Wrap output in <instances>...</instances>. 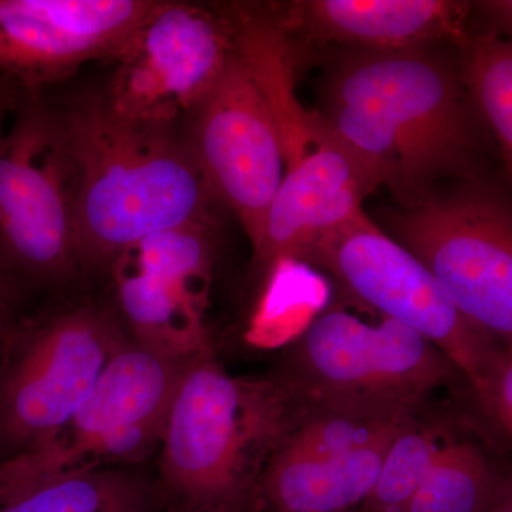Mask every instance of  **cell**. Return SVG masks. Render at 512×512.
Segmentation results:
<instances>
[{"mask_svg":"<svg viewBox=\"0 0 512 512\" xmlns=\"http://www.w3.org/2000/svg\"><path fill=\"white\" fill-rule=\"evenodd\" d=\"M477 8L483 12L484 18L490 22V32L494 35H504L512 39V0H487L478 2Z\"/></svg>","mask_w":512,"mask_h":512,"instance_id":"cb8c5ba5","label":"cell"},{"mask_svg":"<svg viewBox=\"0 0 512 512\" xmlns=\"http://www.w3.org/2000/svg\"><path fill=\"white\" fill-rule=\"evenodd\" d=\"M18 325V322L15 325L9 326V328L0 329V352H2L3 346H5L6 340H8L10 332H12L13 328Z\"/></svg>","mask_w":512,"mask_h":512,"instance_id":"484cf974","label":"cell"},{"mask_svg":"<svg viewBox=\"0 0 512 512\" xmlns=\"http://www.w3.org/2000/svg\"><path fill=\"white\" fill-rule=\"evenodd\" d=\"M470 9L451 0H305L292 3L278 22L360 50H403L436 42L460 46L470 36Z\"/></svg>","mask_w":512,"mask_h":512,"instance_id":"9a60e30c","label":"cell"},{"mask_svg":"<svg viewBox=\"0 0 512 512\" xmlns=\"http://www.w3.org/2000/svg\"><path fill=\"white\" fill-rule=\"evenodd\" d=\"M392 441L345 456L276 453L258 490L272 512H345L363 504L376 484Z\"/></svg>","mask_w":512,"mask_h":512,"instance_id":"2e32d148","label":"cell"},{"mask_svg":"<svg viewBox=\"0 0 512 512\" xmlns=\"http://www.w3.org/2000/svg\"><path fill=\"white\" fill-rule=\"evenodd\" d=\"M295 417L282 380L229 375L212 349L185 365L160 443L163 493L174 512H251L266 467Z\"/></svg>","mask_w":512,"mask_h":512,"instance_id":"3957f363","label":"cell"},{"mask_svg":"<svg viewBox=\"0 0 512 512\" xmlns=\"http://www.w3.org/2000/svg\"><path fill=\"white\" fill-rule=\"evenodd\" d=\"M303 261L326 269L366 308L433 343L481 403L507 350L468 320L427 266L377 227L363 208L323 234Z\"/></svg>","mask_w":512,"mask_h":512,"instance_id":"8992f818","label":"cell"},{"mask_svg":"<svg viewBox=\"0 0 512 512\" xmlns=\"http://www.w3.org/2000/svg\"><path fill=\"white\" fill-rule=\"evenodd\" d=\"M458 47L467 92L500 143L512 183V39L485 32Z\"/></svg>","mask_w":512,"mask_h":512,"instance_id":"ffe728a7","label":"cell"},{"mask_svg":"<svg viewBox=\"0 0 512 512\" xmlns=\"http://www.w3.org/2000/svg\"><path fill=\"white\" fill-rule=\"evenodd\" d=\"M451 434L420 421L390 444L376 484L362 504L363 512H404L429 476Z\"/></svg>","mask_w":512,"mask_h":512,"instance_id":"44dd1931","label":"cell"},{"mask_svg":"<svg viewBox=\"0 0 512 512\" xmlns=\"http://www.w3.org/2000/svg\"><path fill=\"white\" fill-rule=\"evenodd\" d=\"M393 238L477 328L512 352V201L487 185L431 194L392 218Z\"/></svg>","mask_w":512,"mask_h":512,"instance_id":"ba28073f","label":"cell"},{"mask_svg":"<svg viewBox=\"0 0 512 512\" xmlns=\"http://www.w3.org/2000/svg\"><path fill=\"white\" fill-rule=\"evenodd\" d=\"M211 228L190 225L151 235L110 269L130 338L171 359L187 362L211 349L205 326Z\"/></svg>","mask_w":512,"mask_h":512,"instance_id":"4fadbf2b","label":"cell"},{"mask_svg":"<svg viewBox=\"0 0 512 512\" xmlns=\"http://www.w3.org/2000/svg\"><path fill=\"white\" fill-rule=\"evenodd\" d=\"M154 0H0V73L37 84L116 59Z\"/></svg>","mask_w":512,"mask_h":512,"instance_id":"5bb4252c","label":"cell"},{"mask_svg":"<svg viewBox=\"0 0 512 512\" xmlns=\"http://www.w3.org/2000/svg\"><path fill=\"white\" fill-rule=\"evenodd\" d=\"M494 512H512V480L510 485H508V490L505 491L503 500H501V503L498 504Z\"/></svg>","mask_w":512,"mask_h":512,"instance_id":"d4e9b609","label":"cell"},{"mask_svg":"<svg viewBox=\"0 0 512 512\" xmlns=\"http://www.w3.org/2000/svg\"><path fill=\"white\" fill-rule=\"evenodd\" d=\"M23 285L25 281L0 259V329L9 328L19 322L15 318V311Z\"/></svg>","mask_w":512,"mask_h":512,"instance_id":"603a6c76","label":"cell"},{"mask_svg":"<svg viewBox=\"0 0 512 512\" xmlns=\"http://www.w3.org/2000/svg\"><path fill=\"white\" fill-rule=\"evenodd\" d=\"M0 259L39 285L63 284L82 269L62 127L36 96L0 137Z\"/></svg>","mask_w":512,"mask_h":512,"instance_id":"30bf717a","label":"cell"},{"mask_svg":"<svg viewBox=\"0 0 512 512\" xmlns=\"http://www.w3.org/2000/svg\"><path fill=\"white\" fill-rule=\"evenodd\" d=\"M235 36L239 55L268 97L284 148V180L254 252L262 268L275 269L303 261L323 234L362 210L383 184L322 114L302 106L292 47L278 20L239 8Z\"/></svg>","mask_w":512,"mask_h":512,"instance_id":"277c9868","label":"cell"},{"mask_svg":"<svg viewBox=\"0 0 512 512\" xmlns=\"http://www.w3.org/2000/svg\"><path fill=\"white\" fill-rule=\"evenodd\" d=\"M156 494L124 468L57 477L0 503V512H154Z\"/></svg>","mask_w":512,"mask_h":512,"instance_id":"ac0fdd59","label":"cell"},{"mask_svg":"<svg viewBox=\"0 0 512 512\" xmlns=\"http://www.w3.org/2000/svg\"><path fill=\"white\" fill-rule=\"evenodd\" d=\"M468 97L461 72L430 47L359 50L336 67L320 114L409 207L473 168Z\"/></svg>","mask_w":512,"mask_h":512,"instance_id":"7a4b0ae2","label":"cell"},{"mask_svg":"<svg viewBox=\"0 0 512 512\" xmlns=\"http://www.w3.org/2000/svg\"><path fill=\"white\" fill-rule=\"evenodd\" d=\"M235 53V23L202 6L157 2L114 62L104 90L128 119L174 127L211 92Z\"/></svg>","mask_w":512,"mask_h":512,"instance_id":"8fae6325","label":"cell"},{"mask_svg":"<svg viewBox=\"0 0 512 512\" xmlns=\"http://www.w3.org/2000/svg\"><path fill=\"white\" fill-rule=\"evenodd\" d=\"M191 116L187 141L205 183L237 217L255 252L284 180L285 158L274 111L237 42L227 69Z\"/></svg>","mask_w":512,"mask_h":512,"instance_id":"7c38bea8","label":"cell"},{"mask_svg":"<svg viewBox=\"0 0 512 512\" xmlns=\"http://www.w3.org/2000/svg\"><path fill=\"white\" fill-rule=\"evenodd\" d=\"M124 338L93 306L19 320L0 352V466L59 433Z\"/></svg>","mask_w":512,"mask_h":512,"instance_id":"52a82bcc","label":"cell"},{"mask_svg":"<svg viewBox=\"0 0 512 512\" xmlns=\"http://www.w3.org/2000/svg\"><path fill=\"white\" fill-rule=\"evenodd\" d=\"M56 111L72 168L82 268L111 269L128 248L160 232L212 227L217 201L174 127L128 119L104 92Z\"/></svg>","mask_w":512,"mask_h":512,"instance_id":"6da1fadb","label":"cell"},{"mask_svg":"<svg viewBox=\"0 0 512 512\" xmlns=\"http://www.w3.org/2000/svg\"><path fill=\"white\" fill-rule=\"evenodd\" d=\"M511 480L474 441L451 437L404 512H494Z\"/></svg>","mask_w":512,"mask_h":512,"instance_id":"d6986e66","label":"cell"},{"mask_svg":"<svg viewBox=\"0 0 512 512\" xmlns=\"http://www.w3.org/2000/svg\"><path fill=\"white\" fill-rule=\"evenodd\" d=\"M293 394L295 417L276 453L345 456L392 441L419 421V409L403 404Z\"/></svg>","mask_w":512,"mask_h":512,"instance_id":"e0dca14e","label":"cell"},{"mask_svg":"<svg viewBox=\"0 0 512 512\" xmlns=\"http://www.w3.org/2000/svg\"><path fill=\"white\" fill-rule=\"evenodd\" d=\"M278 379L301 396L414 409L436 390L467 383L457 366L416 330L390 318L366 323L345 311H328L313 320Z\"/></svg>","mask_w":512,"mask_h":512,"instance_id":"9c48e42d","label":"cell"},{"mask_svg":"<svg viewBox=\"0 0 512 512\" xmlns=\"http://www.w3.org/2000/svg\"><path fill=\"white\" fill-rule=\"evenodd\" d=\"M188 362L126 336L59 433L32 453L0 466V503L53 478L140 463L160 447Z\"/></svg>","mask_w":512,"mask_h":512,"instance_id":"5b68a950","label":"cell"},{"mask_svg":"<svg viewBox=\"0 0 512 512\" xmlns=\"http://www.w3.org/2000/svg\"><path fill=\"white\" fill-rule=\"evenodd\" d=\"M480 407L512 439V352L505 353L495 370Z\"/></svg>","mask_w":512,"mask_h":512,"instance_id":"7402d4cb","label":"cell"}]
</instances>
